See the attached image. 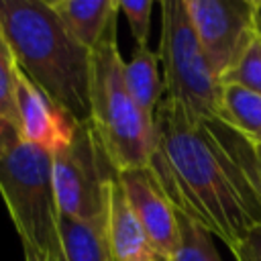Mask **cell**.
I'll return each mask as SVG.
<instances>
[{"label": "cell", "mask_w": 261, "mask_h": 261, "mask_svg": "<svg viewBox=\"0 0 261 261\" xmlns=\"http://www.w3.org/2000/svg\"><path fill=\"white\" fill-rule=\"evenodd\" d=\"M106 210V230L112 261H163V257L151 245L133 208L128 206L118 184V175L108 186Z\"/></svg>", "instance_id": "obj_10"}, {"label": "cell", "mask_w": 261, "mask_h": 261, "mask_svg": "<svg viewBox=\"0 0 261 261\" xmlns=\"http://www.w3.org/2000/svg\"><path fill=\"white\" fill-rule=\"evenodd\" d=\"M255 147V145H253ZM255 151H257V155H259V159H261V147H255Z\"/></svg>", "instance_id": "obj_23"}, {"label": "cell", "mask_w": 261, "mask_h": 261, "mask_svg": "<svg viewBox=\"0 0 261 261\" xmlns=\"http://www.w3.org/2000/svg\"><path fill=\"white\" fill-rule=\"evenodd\" d=\"M153 124L155 149L149 167L169 202L234 251L261 226V198L245 171L204 120L169 98L159 102Z\"/></svg>", "instance_id": "obj_1"}, {"label": "cell", "mask_w": 261, "mask_h": 261, "mask_svg": "<svg viewBox=\"0 0 261 261\" xmlns=\"http://www.w3.org/2000/svg\"><path fill=\"white\" fill-rule=\"evenodd\" d=\"M175 216L179 239L171 261H222L212 245V234L202 224L179 210H175Z\"/></svg>", "instance_id": "obj_16"}, {"label": "cell", "mask_w": 261, "mask_h": 261, "mask_svg": "<svg viewBox=\"0 0 261 261\" xmlns=\"http://www.w3.org/2000/svg\"><path fill=\"white\" fill-rule=\"evenodd\" d=\"M0 196L18 232L24 261H65L51 153L22 141L12 122L0 120Z\"/></svg>", "instance_id": "obj_3"}, {"label": "cell", "mask_w": 261, "mask_h": 261, "mask_svg": "<svg viewBox=\"0 0 261 261\" xmlns=\"http://www.w3.org/2000/svg\"><path fill=\"white\" fill-rule=\"evenodd\" d=\"M0 43H6V39H4V33H2V27H0Z\"/></svg>", "instance_id": "obj_22"}, {"label": "cell", "mask_w": 261, "mask_h": 261, "mask_svg": "<svg viewBox=\"0 0 261 261\" xmlns=\"http://www.w3.org/2000/svg\"><path fill=\"white\" fill-rule=\"evenodd\" d=\"M59 234L65 261H112L106 220L80 222L61 216Z\"/></svg>", "instance_id": "obj_13"}, {"label": "cell", "mask_w": 261, "mask_h": 261, "mask_svg": "<svg viewBox=\"0 0 261 261\" xmlns=\"http://www.w3.org/2000/svg\"><path fill=\"white\" fill-rule=\"evenodd\" d=\"M16 73L18 65L8 43H0V120L18 124L16 116ZM18 128V126H16Z\"/></svg>", "instance_id": "obj_18"}, {"label": "cell", "mask_w": 261, "mask_h": 261, "mask_svg": "<svg viewBox=\"0 0 261 261\" xmlns=\"http://www.w3.org/2000/svg\"><path fill=\"white\" fill-rule=\"evenodd\" d=\"M226 126L237 130L251 145L261 147V96L243 88L224 86L220 98V116Z\"/></svg>", "instance_id": "obj_14"}, {"label": "cell", "mask_w": 261, "mask_h": 261, "mask_svg": "<svg viewBox=\"0 0 261 261\" xmlns=\"http://www.w3.org/2000/svg\"><path fill=\"white\" fill-rule=\"evenodd\" d=\"M206 126L210 128L214 139L224 147V151L241 165V169L245 171L247 179L251 181V186L255 188V192L261 198V159H259L255 147L247 139H243L237 130H232L230 126H226L218 118L206 120Z\"/></svg>", "instance_id": "obj_15"}, {"label": "cell", "mask_w": 261, "mask_h": 261, "mask_svg": "<svg viewBox=\"0 0 261 261\" xmlns=\"http://www.w3.org/2000/svg\"><path fill=\"white\" fill-rule=\"evenodd\" d=\"M65 31L88 51H94L116 24L120 0H47Z\"/></svg>", "instance_id": "obj_11"}, {"label": "cell", "mask_w": 261, "mask_h": 261, "mask_svg": "<svg viewBox=\"0 0 261 261\" xmlns=\"http://www.w3.org/2000/svg\"><path fill=\"white\" fill-rule=\"evenodd\" d=\"M186 6L202 51L220 82L255 35V0H186Z\"/></svg>", "instance_id": "obj_7"}, {"label": "cell", "mask_w": 261, "mask_h": 261, "mask_svg": "<svg viewBox=\"0 0 261 261\" xmlns=\"http://www.w3.org/2000/svg\"><path fill=\"white\" fill-rule=\"evenodd\" d=\"M120 10L128 20L130 33L137 41V47H149V29H151V10L153 0H120Z\"/></svg>", "instance_id": "obj_19"}, {"label": "cell", "mask_w": 261, "mask_h": 261, "mask_svg": "<svg viewBox=\"0 0 261 261\" xmlns=\"http://www.w3.org/2000/svg\"><path fill=\"white\" fill-rule=\"evenodd\" d=\"M157 57L163 63L165 98L198 120L206 122L220 116L222 86L202 51L186 0L161 2Z\"/></svg>", "instance_id": "obj_5"}, {"label": "cell", "mask_w": 261, "mask_h": 261, "mask_svg": "<svg viewBox=\"0 0 261 261\" xmlns=\"http://www.w3.org/2000/svg\"><path fill=\"white\" fill-rule=\"evenodd\" d=\"M118 184L155 251L163 261H171L179 239L177 216L153 169L145 165L118 171Z\"/></svg>", "instance_id": "obj_8"}, {"label": "cell", "mask_w": 261, "mask_h": 261, "mask_svg": "<svg viewBox=\"0 0 261 261\" xmlns=\"http://www.w3.org/2000/svg\"><path fill=\"white\" fill-rule=\"evenodd\" d=\"M157 65L159 57L151 47H137L130 61H124L122 67L124 86L130 98L151 118L155 116V110L163 100L161 96L165 92V84L159 77Z\"/></svg>", "instance_id": "obj_12"}, {"label": "cell", "mask_w": 261, "mask_h": 261, "mask_svg": "<svg viewBox=\"0 0 261 261\" xmlns=\"http://www.w3.org/2000/svg\"><path fill=\"white\" fill-rule=\"evenodd\" d=\"M234 261H261V226H255L232 251Z\"/></svg>", "instance_id": "obj_20"}, {"label": "cell", "mask_w": 261, "mask_h": 261, "mask_svg": "<svg viewBox=\"0 0 261 261\" xmlns=\"http://www.w3.org/2000/svg\"><path fill=\"white\" fill-rule=\"evenodd\" d=\"M0 27L18 69L73 120H90L92 51L65 31L47 0H0Z\"/></svg>", "instance_id": "obj_2"}, {"label": "cell", "mask_w": 261, "mask_h": 261, "mask_svg": "<svg viewBox=\"0 0 261 261\" xmlns=\"http://www.w3.org/2000/svg\"><path fill=\"white\" fill-rule=\"evenodd\" d=\"M220 86H234L261 96V39L257 35L251 37L234 63L220 75Z\"/></svg>", "instance_id": "obj_17"}, {"label": "cell", "mask_w": 261, "mask_h": 261, "mask_svg": "<svg viewBox=\"0 0 261 261\" xmlns=\"http://www.w3.org/2000/svg\"><path fill=\"white\" fill-rule=\"evenodd\" d=\"M16 116L22 141L55 153L71 143L77 120L55 106L20 69L16 73Z\"/></svg>", "instance_id": "obj_9"}, {"label": "cell", "mask_w": 261, "mask_h": 261, "mask_svg": "<svg viewBox=\"0 0 261 261\" xmlns=\"http://www.w3.org/2000/svg\"><path fill=\"white\" fill-rule=\"evenodd\" d=\"M122 67L114 24L92 51L90 122L116 171L149 165L155 149L153 118L130 98Z\"/></svg>", "instance_id": "obj_4"}, {"label": "cell", "mask_w": 261, "mask_h": 261, "mask_svg": "<svg viewBox=\"0 0 261 261\" xmlns=\"http://www.w3.org/2000/svg\"><path fill=\"white\" fill-rule=\"evenodd\" d=\"M51 173L61 216L80 222L106 220L108 186L118 171L90 120L77 122L71 143L51 153Z\"/></svg>", "instance_id": "obj_6"}, {"label": "cell", "mask_w": 261, "mask_h": 261, "mask_svg": "<svg viewBox=\"0 0 261 261\" xmlns=\"http://www.w3.org/2000/svg\"><path fill=\"white\" fill-rule=\"evenodd\" d=\"M253 29H255V35L261 39V0H255V12H253Z\"/></svg>", "instance_id": "obj_21"}]
</instances>
